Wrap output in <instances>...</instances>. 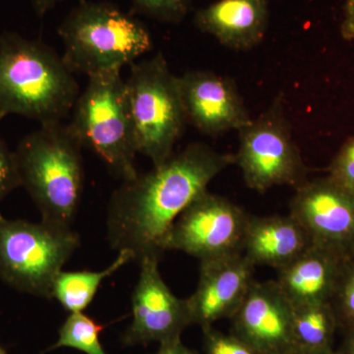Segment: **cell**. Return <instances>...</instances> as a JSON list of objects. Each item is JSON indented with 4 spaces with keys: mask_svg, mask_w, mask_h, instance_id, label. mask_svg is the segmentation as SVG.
<instances>
[{
    "mask_svg": "<svg viewBox=\"0 0 354 354\" xmlns=\"http://www.w3.org/2000/svg\"><path fill=\"white\" fill-rule=\"evenodd\" d=\"M158 260L157 256L139 260L141 269L132 295V322L122 337L124 346L177 339L192 325L187 300L169 290L158 269Z\"/></svg>",
    "mask_w": 354,
    "mask_h": 354,
    "instance_id": "cell-11",
    "label": "cell"
},
{
    "mask_svg": "<svg viewBox=\"0 0 354 354\" xmlns=\"http://www.w3.org/2000/svg\"><path fill=\"white\" fill-rule=\"evenodd\" d=\"M344 335L341 346L335 349L337 354H354V327L344 330Z\"/></svg>",
    "mask_w": 354,
    "mask_h": 354,
    "instance_id": "cell-28",
    "label": "cell"
},
{
    "mask_svg": "<svg viewBox=\"0 0 354 354\" xmlns=\"http://www.w3.org/2000/svg\"><path fill=\"white\" fill-rule=\"evenodd\" d=\"M64 64L88 77L122 69L150 53L153 38L141 21L106 1L80 0L58 27Z\"/></svg>",
    "mask_w": 354,
    "mask_h": 354,
    "instance_id": "cell-4",
    "label": "cell"
},
{
    "mask_svg": "<svg viewBox=\"0 0 354 354\" xmlns=\"http://www.w3.org/2000/svg\"><path fill=\"white\" fill-rule=\"evenodd\" d=\"M312 245L304 228L288 216L249 215L242 254L253 266L281 270Z\"/></svg>",
    "mask_w": 354,
    "mask_h": 354,
    "instance_id": "cell-16",
    "label": "cell"
},
{
    "mask_svg": "<svg viewBox=\"0 0 354 354\" xmlns=\"http://www.w3.org/2000/svg\"><path fill=\"white\" fill-rule=\"evenodd\" d=\"M82 149L64 122L41 124L18 144L15 155L21 187L44 223L71 227L83 192Z\"/></svg>",
    "mask_w": 354,
    "mask_h": 354,
    "instance_id": "cell-3",
    "label": "cell"
},
{
    "mask_svg": "<svg viewBox=\"0 0 354 354\" xmlns=\"http://www.w3.org/2000/svg\"><path fill=\"white\" fill-rule=\"evenodd\" d=\"M234 164L241 169L247 187L264 193L274 186L304 184L307 167L293 139L283 95L264 113L239 130Z\"/></svg>",
    "mask_w": 354,
    "mask_h": 354,
    "instance_id": "cell-8",
    "label": "cell"
},
{
    "mask_svg": "<svg viewBox=\"0 0 354 354\" xmlns=\"http://www.w3.org/2000/svg\"><path fill=\"white\" fill-rule=\"evenodd\" d=\"M0 354H7L6 349L2 348L1 346H0Z\"/></svg>",
    "mask_w": 354,
    "mask_h": 354,
    "instance_id": "cell-31",
    "label": "cell"
},
{
    "mask_svg": "<svg viewBox=\"0 0 354 354\" xmlns=\"http://www.w3.org/2000/svg\"><path fill=\"white\" fill-rule=\"evenodd\" d=\"M234 164V155L195 142L150 171L123 181L109 202V245L131 251L136 260L160 258L174 221L208 190L215 177Z\"/></svg>",
    "mask_w": 354,
    "mask_h": 354,
    "instance_id": "cell-1",
    "label": "cell"
},
{
    "mask_svg": "<svg viewBox=\"0 0 354 354\" xmlns=\"http://www.w3.org/2000/svg\"><path fill=\"white\" fill-rule=\"evenodd\" d=\"M290 215L304 228L312 245L348 260L354 257V192L329 176L297 187Z\"/></svg>",
    "mask_w": 354,
    "mask_h": 354,
    "instance_id": "cell-10",
    "label": "cell"
},
{
    "mask_svg": "<svg viewBox=\"0 0 354 354\" xmlns=\"http://www.w3.org/2000/svg\"><path fill=\"white\" fill-rule=\"evenodd\" d=\"M248 214L221 195H200L177 218L165 237L164 252L181 251L200 262L242 253Z\"/></svg>",
    "mask_w": 354,
    "mask_h": 354,
    "instance_id": "cell-9",
    "label": "cell"
},
{
    "mask_svg": "<svg viewBox=\"0 0 354 354\" xmlns=\"http://www.w3.org/2000/svg\"><path fill=\"white\" fill-rule=\"evenodd\" d=\"M254 269L242 253L200 262L196 290L186 299L192 325L203 329L230 320L252 285Z\"/></svg>",
    "mask_w": 354,
    "mask_h": 354,
    "instance_id": "cell-14",
    "label": "cell"
},
{
    "mask_svg": "<svg viewBox=\"0 0 354 354\" xmlns=\"http://www.w3.org/2000/svg\"><path fill=\"white\" fill-rule=\"evenodd\" d=\"M205 354H262L232 332L223 333L214 326L203 328Z\"/></svg>",
    "mask_w": 354,
    "mask_h": 354,
    "instance_id": "cell-23",
    "label": "cell"
},
{
    "mask_svg": "<svg viewBox=\"0 0 354 354\" xmlns=\"http://www.w3.org/2000/svg\"><path fill=\"white\" fill-rule=\"evenodd\" d=\"M344 261L325 249L311 245L279 270L274 281L291 306L330 302Z\"/></svg>",
    "mask_w": 354,
    "mask_h": 354,
    "instance_id": "cell-17",
    "label": "cell"
},
{
    "mask_svg": "<svg viewBox=\"0 0 354 354\" xmlns=\"http://www.w3.org/2000/svg\"><path fill=\"white\" fill-rule=\"evenodd\" d=\"M232 334L262 354H292V306L276 281L254 279L243 301L232 317Z\"/></svg>",
    "mask_w": 354,
    "mask_h": 354,
    "instance_id": "cell-13",
    "label": "cell"
},
{
    "mask_svg": "<svg viewBox=\"0 0 354 354\" xmlns=\"http://www.w3.org/2000/svg\"><path fill=\"white\" fill-rule=\"evenodd\" d=\"M79 244L71 227L0 216V279L19 292L51 299L53 281Z\"/></svg>",
    "mask_w": 354,
    "mask_h": 354,
    "instance_id": "cell-7",
    "label": "cell"
},
{
    "mask_svg": "<svg viewBox=\"0 0 354 354\" xmlns=\"http://www.w3.org/2000/svg\"><path fill=\"white\" fill-rule=\"evenodd\" d=\"M341 35L346 41H354V0L344 2Z\"/></svg>",
    "mask_w": 354,
    "mask_h": 354,
    "instance_id": "cell-26",
    "label": "cell"
},
{
    "mask_svg": "<svg viewBox=\"0 0 354 354\" xmlns=\"http://www.w3.org/2000/svg\"><path fill=\"white\" fill-rule=\"evenodd\" d=\"M102 326L83 312L70 313L58 330L57 342L50 349L68 348L86 354H106L100 335Z\"/></svg>",
    "mask_w": 354,
    "mask_h": 354,
    "instance_id": "cell-20",
    "label": "cell"
},
{
    "mask_svg": "<svg viewBox=\"0 0 354 354\" xmlns=\"http://www.w3.org/2000/svg\"><path fill=\"white\" fill-rule=\"evenodd\" d=\"M74 74L50 46L0 34V122L15 114L39 124L64 122L80 95Z\"/></svg>",
    "mask_w": 354,
    "mask_h": 354,
    "instance_id": "cell-2",
    "label": "cell"
},
{
    "mask_svg": "<svg viewBox=\"0 0 354 354\" xmlns=\"http://www.w3.org/2000/svg\"><path fill=\"white\" fill-rule=\"evenodd\" d=\"M328 176L354 192V134L335 153L329 165Z\"/></svg>",
    "mask_w": 354,
    "mask_h": 354,
    "instance_id": "cell-24",
    "label": "cell"
},
{
    "mask_svg": "<svg viewBox=\"0 0 354 354\" xmlns=\"http://www.w3.org/2000/svg\"><path fill=\"white\" fill-rule=\"evenodd\" d=\"M35 12L39 17H43L48 11L55 8L62 0H30Z\"/></svg>",
    "mask_w": 354,
    "mask_h": 354,
    "instance_id": "cell-29",
    "label": "cell"
},
{
    "mask_svg": "<svg viewBox=\"0 0 354 354\" xmlns=\"http://www.w3.org/2000/svg\"><path fill=\"white\" fill-rule=\"evenodd\" d=\"M125 95L137 152L153 167L162 164L174 153L187 121L178 76L162 53L130 64Z\"/></svg>",
    "mask_w": 354,
    "mask_h": 354,
    "instance_id": "cell-6",
    "label": "cell"
},
{
    "mask_svg": "<svg viewBox=\"0 0 354 354\" xmlns=\"http://www.w3.org/2000/svg\"><path fill=\"white\" fill-rule=\"evenodd\" d=\"M18 187H21V179L15 151L9 148L0 132V205Z\"/></svg>",
    "mask_w": 354,
    "mask_h": 354,
    "instance_id": "cell-25",
    "label": "cell"
},
{
    "mask_svg": "<svg viewBox=\"0 0 354 354\" xmlns=\"http://www.w3.org/2000/svg\"><path fill=\"white\" fill-rule=\"evenodd\" d=\"M136 12L169 24H179L190 12L192 0H130Z\"/></svg>",
    "mask_w": 354,
    "mask_h": 354,
    "instance_id": "cell-22",
    "label": "cell"
},
{
    "mask_svg": "<svg viewBox=\"0 0 354 354\" xmlns=\"http://www.w3.org/2000/svg\"><path fill=\"white\" fill-rule=\"evenodd\" d=\"M292 354H337V353L335 348L316 349V351L297 348Z\"/></svg>",
    "mask_w": 354,
    "mask_h": 354,
    "instance_id": "cell-30",
    "label": "cell"
},
{
    "mask_svg": "<svg viewBox=\"0 0 354 354\" xmlns=\"http://www.w3.org/2000/svg\"><path fill=\"white\" fill-rule=\"evenodd\" d=\"M68 123L77 139L102 158L109 171L123 181L138 176L136 142L128 113L125 80L115 69L88 77Z\"/></svg>",
    "mask_w": 354,
    "mask_h": 354,
    "instance_id": "cell-5",
    "label": "cell"
},
{
    "mask_svg": "<svg viewBox=\"0 0 354 354\" xmlns=\"http://www.w3.org/2000/svg\"><path fill=\"white\" fill-rule=\"evenodd\" d=\"M186 121L209 137L237 132L252 121L234 81L213 71L194 70L178 77Z\"/></svg>",
    "mask_w": 354,
    "mask_h": 354,
    "instance_id": "cell-12",
    "label": "cell"
},
{
    "mask_svg": "<svg viewBox=\"0 0 354 354\" xmlns=\"http://www.w3.org/2000/svg\"><path fill=\"white\" fill-rule=\"evenodd\" d=\"M194 24L225 48L250 50L265 38L269 6L267 0H218L195 14Z\"/></svg>",
    "mask_w": 354,
    "mask_h": 354,
    "instance_id": "cell-15",
    "label": "cell"
},
{
    "mask_svg": "<svg viewBox=\"0 0 354 354\" xmlns=\"http://www.w3.org/2000/svg\"><path fill=\"white\" fill-rule=\"evenodd\" d=\"M157 353L155 354H198L187 348L181 341V337L160 342Z\"/></svg>",
    "mask_w": 354,
    "mask_h": 354,
    "instance_id": "cell-27",
    "label": "cell"
},
{
    "mask_svg": "<svg viewBox=\"0 0 354 354\" xmlns=\"http://www.w3.org/2000/svg\"><path fill=\"white\" fill-rule=\"evenodd\" d=\"M132 260L136 258L131 251L120 250L118 257L104 271L59 272L53 281L51 297L69 313L83 312L94 299L102 281Z\"/></svg>",
    "mask_w": 354,
    "mask_h": 354,
    "instance_id": "cell-18",
    "label": "cell"
},
{
    "mask_svg": "<svg viewBox=\"0 0 354 354\" xmlns=\"http://www.w3.org/2000/svg\"><path fill=\"white\" fill-rule=\"evenodd\" d=\"M330 304L339 329L346 330L354 327V257L342 264Z\"/></svg>",
    "mask_w": 354,
    "mask_h": 354,
    "instance_id": "cell-21",
    "label": "cell"
},
{
    "mask_svg": "<svg viewBox=\"0 0 354 354\" xmlns=\"http://www.w3.org/2000/svg\"><path fill=\"white\" fill-rule=\"evenodd\" d=\"M339 329L330 302L292 306V334L297 348H334L335 335Z\"/></svg>",
    "mask_w": 354,
    "mask_h": 354,
    "instance_id": "cell-19",
    "label": "cell"
}]
</instances>
